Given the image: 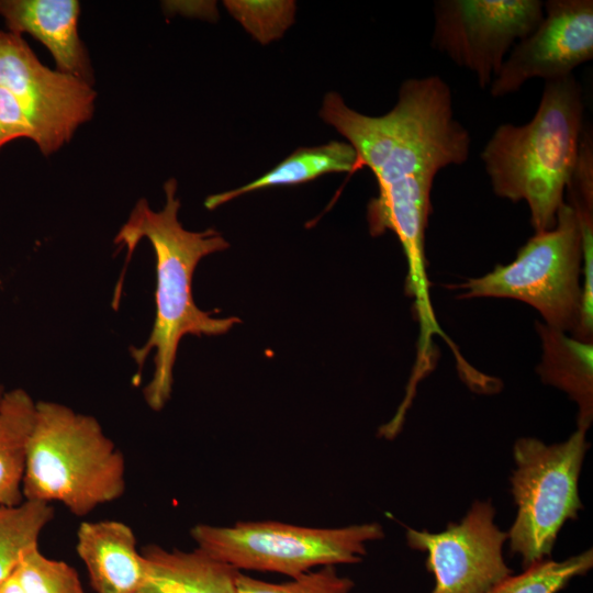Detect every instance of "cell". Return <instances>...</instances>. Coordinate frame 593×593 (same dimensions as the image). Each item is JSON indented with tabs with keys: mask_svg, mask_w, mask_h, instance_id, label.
Returning a JSON list of instances; mask_svg holds the SVG:
<instances>
[{
	"mask_svg": "<svg viewBox=\"0 0 593 593\" xmlns=\"http://www.w3.org/2000/svg\"><path fill=\"white\" fill-rule=\"evenodd\" d=\"M320 116L354 147L358 170L367 167L376 177L379 192L367 206L370 234L393 232L406 258V281L426 283L433 182L440 169L466 163L470 152V135L454 118L449 86L438 76L407 79L395 105L380 116L349 108L331 91Z\"/></svg>",
	"mask_w": 593,
	"mask_h": 593,
	"instance_id": "cell-1",
	"label": "cell"
},
{
	"mask_svg": "<svg viewBox=\"0 0 593 593\" xmlns=\"http://www.w3.org/2000/svg\"><path fill=\"white\" fill-rule=\"evenodd\" d=\"M166 203L159 211L139 199L127 221L114 237L125 248L127 259L142 239L152 245L156 262V314L147 342L130 348L141 373L147 357L154 353V372L143 390L146 404L160 411L169 401L174 385V368L180 340L186 335L216 336L242 323L236 316L214 317L198 307L192 294L193 273L202 258L228 248V242L214 228L202 232L186 230L178 220L180 200L177 181L164 184Z\"/></svg>",
	"mask_w": 593,
	"mask_h": 593,
	"instance_id": "cell-2",
	"label": "cell"
},
{
	"mask_svg": "<svg viewBox=\"0 0 593 593\" xmlns=\"http://www.w3.org/2000/svg\"><path fill=\"white\" fill-rule=\"evenodd\" d=\"M582 121V91L575 78L546 81L533 119L524 125L497 126L481 153L494 193L525 201L535 233L557 224L578 161Z\"/></svg>",
	"mask_w": 593,
	"mask_h": 593,
	"instance_id": "cell-3",
	"label": "cell"
},
{
	"mask_svg": "<svg viewBox=\"0 0 593 593\" xmlns=\"http://www.w3.org/2000/svg\"><path fill=\"white\" fill-rule=\"evenodd\" d=\"M125 459L98 419L52 401L35 403L22 481L24 500L59 502L85 516L125 492Z\"/></svg>",
	"mask_w": 593,
	"mask_h": 593,
	"instance_id": "cell-4",
	"label": "cell"
},
{
	"mask_svg": "<svg viewBox=\"0 0 593 593\" xmlns=\"http://www.w3.org/2000/svg\"><path fill=\"white\" fill-rule=\"evenodd\" d=\"M582 236L574 210L566 201L556 226L535 233L513 261L458 284L460 298H507L535 307L544 323L575 334L582 302Z\"/></svg>",
	"mask_w": 593,
	"mask_h": 593,
	"instance_id": "cell-5",
	"label": "cell"
},
{
	"mask_svg": "<svg viewBox=\"0 0 593 593\" xmlns=\"http://www.w3.org/2000/svg\"><path fill=\"white\" fill-rule=\"evenodd\" d=\"M190 534L199 548L237 570L290 578L315 567L361 562L366 545L384 537L379 523L314 528L271 521L233 526L198 524Z\"/></svg>",
	"mask_w": 593,
	"mask_h": 593,
	"instance_id": "cell-6",
	"label": "cell"
},
{
	"mask_svg": "<svg viewBox=\"0 0 593 593\" xmlns=\"http://www.w3.org/2000/svg\"><path fill=\"white\" fill-rule=\"evenodd\" d=\"M585 435L577 428L562 443L522 437L513 446L511 492L517 513L506 534L524 568L550 557L560 529L583 507L578 483L589 449Z\"/></svg>",
	"mask_w": 593,
	"mask_h": 593,
	"instance_id": "cell-7",
	"label": "cell"
},
{
	"mask_svg": "<svg viewBox=\"0 0 593 593\" xmlns=\"http://www.w3.org/2000/svg\"><path fill=\"white\" fill-rule=\"evenodd\" d=\"M0 86L18 100L44 156L66 145L94 113L92 85L43 65L22 35L0 29Z\"/></svg>",
	"mask_w": 593,
	"mask_h": 593,
	"instance_id": "cell-8",
	"label": "cell"
},
{
	"mask_svg": "<svg viewBox=\"0 0 593 593\" xmlns=\"http://www.w3.org/2000/svg\"><path fill=\"white\" fill-rule=\"evenodd\" d=\"M542 15L539 0H439L432 46L486 88L515 42L528 36Z\"/></svg>",
	"mask_w": 593,
	"mask_h": 593,
	"instance_id": "cell-9",
	"label": "cell"
},
{
	"mask_svg": "<svg viewBox=\"0 0 593 593\" xmlns=\"http://www.w3.org/2000/svg\"><path fill=\"white\" fill-rule=\"evenodd\" d=\"M490 501H474L459 523L429 533L406 528L411 548L427 553L435 584L430 593H486L513 574L503 557L507 534L494 522Z\"/></svg>",
	"mask_w": 593,
	"mask_h": 593,
	"instance_id": "cell-10",
	"label": "cell"
},
{
	"mask_svg": "<svg viewBox=\"0 0 593 593\" xmlns=\"http://www.w3.org/2000/svg\"><path fill=\"white\" fill-rule=\"evenodd\" d=\"M593 57V1L548 0L536 29L513 46L490 85L492 97L513 93L529 79L552 81Z\"/></svg>",
	"mask_w": 593,
	"mask_h": 593,
	"instance_id": "cell-11",
	"label": "cell"
},
{
	"mask_svg": "<svg viewBox=\"0 0 593 593\" xmlns=\"http://www.w3.org/2000/svg\"><path fill=\"white\" fill-rule=\"evenodd\" d=\"M77 0H0L7 30L30 34L52 54L56 69L93 85V69L79 37Z\"/></svg>",
	"mask_w": 593,
	"mask_h": 593,
	"instance_id": "cell-12",
	"label": "cell"
},
{
	"mask_svg": "<svg viewBox=\"0 0 593 593\" xmlns=\"http://www.w3.org/2000/svg\"><path fill=\"white\" fill-rule=\"evenodd\" d=\"M76 550L97 593H139L146 564L132 528L119 521L82 522Z\"/></svg>",
	"mask_w": 593,
	"mask_h": 593,
	"instance_id": "cell-13",
	"label": "cell"
},
{
	"mask_svg": "<svg viewBox=\"0 0 593 593\" xmlns=\"http://www.w3.org/2000/svg\"><path fill=\"white\" fill-rule=\"evenodd\" d=\"M141 552L146 581L139 593H237L239 570L199 547L182 551L148 545Z\"/></svg>",
	"mask_w": 593,
	"mask_h": 593,
	"instance_id": "cell-14",
	"label": "cell"
},
{
	"mask_svg": "<svg viewBox=\"0 0 593 593\" xmlns=\"http://www.w3.org/2000/svg\"><path fill=\"white\" fill-rule=\"evenodd\" d=\"M535 326L542 347L537 373L577 404L578 429L588 432L593 421V342L570 337L542 322Z\"/></svg>",
	"mask_w": 593,
	"mask_h": 593,
	"instance_id": "cell-15",
	"label": "cell"
},
{
	"mask_svg": "<svg viewBox=\"0 0 593 593\" xmlns=\"http://www.w3.org/2000/svg\"><path fill=\"white\" fill-rule=\"evenodd\" d=\"M357 170V154L348 142L332 141L320 146L302 147L261 177L242 187L209 195L204 205L213 210L249 192L278 186L301 184L326 174H351Z\"/></svg>",
	"mask_w": 593,
	"mask_h": 593,
	"instance_id": "cell-16",
	"label": "cell"
},
{
	"mask_svg": "<svg viewBox=\"0 0 593 593\" xmlns=\"http://www.w3.org/2000/svg\"><path fill=\"white\" fill-rule=\"evenodd\" d=\"M35 403L21 388L5 391L0 402V506L24 501L22 481Z\"/></svg>",
	"mask_w": 593,
	"mask_h": 593,
	"instance_id": "cell-17",
	"label": "cell"
},
{
	"mask_svg": "<svg viewBox=\"0 0 593 593\" xmlns=\"http://www.w3.org/2000/svg\"><path fill=\"white\" fill-rule=\"evenodd\" d=\"M53 517V506L43 502L24 500L14 506H0V585L14 574L23 555L38 546Z\"/></svg>",
	"mask_w": 593,
	"mask_h": 593,
	"instance_id": "cell-18",
	"label": "cell"
},
{
	"mask_svg": "<svg viewBox=\"0 0 593 593\" xmlns=\"http://www.w3.org/2000/svg\"><path fill=\"white\" fill-rule=\"evenodd\" d=\"M592 567V549L560 561L544 559L524 568L517 575H508L486 593H558Z\"/></svg>",
	"mask_w": 593,
	"mask_h": 593,
	"instance_id": "cell-19",
	"label": "cell"
},
{
	"mask_svg": "<svg viewBox=\"0 0 593 593\" xmlns=\"http://www.w3.org/2000/svg\"><path fill=\"white\" fill-rule=\"evenodd\" d=\"M14 575L24 593H85L77 571L45 557L38 546L23 555Z\"/></svg>",
	"mask_w": 593,
	"mask_h": 593,
	"instance_id": "cell-20",
	"label": "cell"
},
{
	"mask_svg": "<svg viewBox=\"0 0 593 593\" xmlns=\"http://www.w3.org/2000/svg\"><path fill=\"white\" fill-rule=\"evenodd\" d=\"M224 7L261 44L280 38L294 21L293 1L227 0Z\"/></svg>",
	"mask_w": 593,
	"mask_h": 593,
	"instance_id": "cell-21",
	"label": "cell"
},
{
	"mask_svg": "<svg viewBox=\"0 0 593 593\" xmlns=\"http://www.w3.org/2000/svg\"><path fill=\"white\" fill-rule=\"evenodd\" d=\"M354 581L337 573L335 566L307 571L286 583H269L239 573L237 593H350Z\"/></svg>",
	"mask_w": 593,
	"mask_h": 593,
	"instance_id": "cell-22",
	"label": "cell"
},
{
	"mask_svg": "<svg viewBox=\"0 0 593 593\" xmlns=\"http://www.w3.org/2000/svg\"><path fill=\"white\" fill-rule=\"evenodd\" d=\"M18 138L34 141V131L14 96L0 86V149Z\"/></svg>",
	"mask_w": 593,
	"mask_h": 593,
	"instance_id": "cell-23",
	"label": "cell"
},
{
	"mask_svg": "<svg viewBox=\"0 0 593 593\" xmlns=\"http://www.w3.org/2000/svg\"><path fill=\"white\" fill-rule=\"evenodd\" d=\"M0 593H24L15 575L13 574L0 585Z\"/></svg>",
	"mask_w": 593,
	"mask_h": 593,
	"instance_id": "cell-24",
	"label": "cell"
},
{
	"mask_svg": "<svg viewBox=\"0 0 593 593\" xmlns=\"http://www.w3.org/2000/svg\"><path fill=\"white\" fill-rule=\"evenodd\" d=\"M4 393H5L4 388H3V385H2L1 382H0V402H1V400H2V398H3V395H4Z\"/></svg>",
	"mask_w": 593,
	"mask_h": 593,
	"instance_id": "cell-25",
	"label": "cell"
}]
</instances>
